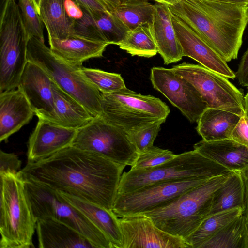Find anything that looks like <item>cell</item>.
<instances>
[{"mask_svg":"<svg viewBox=\"0 0 248 248\" xmlns=\"http://www.w3.org/2000/svg\"><path fill=\"white\" fill-rule=\"evenodd\" d=\"M215 1L232 3L248 6V0H208Z\"/></svg>","mask_w":248,"mask_h":248,"instance_id":"b9f144b4","label":"cell"},{"mask_svg":"<svg viewBox=\"0 0 248 248\" xmlns=\"http://www.w3.org/2000/svg\"><path fill=\"white\" fill-rule=\"evenodd\" d=\"M209 179H187L159 183L131 192L118 194L112 211L120 217L143 214L171 202Z\"/></svg>","mask_w":248,"mask_h":248,"instance_id":"8fae6325","label":"cell"},{"mask_svg":"<svg viewBox=\"0 0 248 248\" xmlns=\"http://www.w3.org/2000/svg\"><path fill=\"white\" fill-rule=\"evenodd\" d=\"M36 230L40 248H94L78 230L55 218L38 219Z\"/></svg>","mask_w":248,"mask_h":248,"instance_id":"d6986e66","label":"cell"},{"mask_svg":"<svg viewBox=\"0 0 248 248\" xmlns=\"http://www.w3.org/2000/svg\"><path fill=\"white\" fill-rule=\"evenodd\" d=\"M235 208L244 209L242 182L238 171H232L214 193L208 217Z\"/></svg>","mask_w":248,"mask_h":248,"instance_id":"484cf974","label":"cell"},{"mask_svg":"<svg viewBox=\"0 0 248 248\" xmlns=\"http://www.w3.org/2000/svg\"><path fill=\"white\" fill-rule=\"evenodd\" d=\"M34 115L30 103L19 88L0 93V142H7Z\"/></svg>","mask_w":248,"mask_h":248,"instance_id":"ac0fdd59","label":"cell"},{"mask_svg":"<svg viewBox=\"0 0 248 248\" xmlns=\"http://www.w3.org/2000/svg\"><path fill=\"white\" fill-rule=\"evenodd\" d=\"M0 248H30L37 219L20 172L0 173Z\"/></svg>","mask_w":248,"mask_h":248,"instance_id":"277c9868","label":"cell"},{"mask_svg":"<svg viewBox=\"0 0 248 248\" xmlns=\"http://www.w3.org/2000/svg\"><path fill=\"white\" fill-rule=\"evenodd\" d=\"M241 178L244 195V209L243 214L248 220V165L239 172Z\"/></svg>","mask_w":248,"mask_h":248,"instance_id":"60d3db41","label":"cell"},{"mask_svg":"<svg viewBox=\"0 0 248 248\" xmlns=\"http://www.w3.org/2000/svg\"><path fill=\"white\" fill-rule=\"evenodd\" d=\"M243 214L229 223L199 248H247L246 223Z\"/></svg>","mask_w":248,"mask_h":248,"instance_id":"f1b7e54d","label":"cell"},{"mask_svg":"<svg viewBox=\"0 0 248 248\" xmlns=\"http://www.w3.org/2000/svg\"><path fill=\"white\" fill-rule=\"evenodd\" d=\"M154 11V4L149 1H140L121 4L111 13L131 30L140 25L152 24Z\"/></svg>","mask_w":248,"mask_h":248,"instance_id":"4dcf8cb0","label":"cell"},{"mask_svg":"<svg viewBox=\"0 0 248 248\" xmlns=\"http://www.w3.org/2000/svg\"><path fill=\"white\" fill-rule=\"evenodd\" d=\"M231 172L212 178L171 202L143 215L161 230L185 241L208 217L214 193Z\"/></svg>","mask_w":248,"mask_h":248,"instance_id":"3957f363","label":"cell"},{"mask_svg":"<svg viewBox=\"0 0 248 248\" xmlns=\"http://www.w3.org/2000/svg\"><path fill=\"white\" fill-rule=\"evenodd\" d=\"M179 0H158V3L167 4L168 5H171L175 3Z\"/></svg>","mask_w":248,"mask_h":248,"instance_id":"f6af8a7d","label":"cell"},{"mask_svg":"<svg viewBox=\"0 0 248 248\" xmlns=\"http://www.w3.org/2000/svg\"><path fill=\"white\" fill-rule=\"evenodd\" d=\"M241 208H235L213 214L206 217L198 228L186 240L191 248H199L221 229L243 214Z\"/></svg>","mask_w":248,"mask_h":248,"instance_id":"f546056e","label":"cell"},{"mask_svg":"<svg viewBox=\"0 0 248 248\" xmlns=\"http://www.w3.org/2000/svg\"><path fill=\"white\" fill-rule=\"evenodd\" d=\"M194 150L231 171L239 172L248 165V147L232 139L202 140L193 146Z\"/></svg>","mask_w":248,"mask_h":248,"instance_id":"7402d4cb","label":"cell"},{"mask_svg":"<svg viewBox=\"0 0 248 248\" xmlns=\"http://www.w3.org/2000/svg\"><path fill=\"white\" fill-rule=\"evenodd\" d=\"M247 240V248H248V220H247L246 223Z\"/></svg>","mask_w":248,"mask_h":248,"instance_id":"7dc6e473","label":"cell"},{"mask_svg":"<svg viewBox=\"0 0 248 248\" xmlns=\"http://www.w3.org/2000/svg\"><path fill=\"white\" fill-rule=\"evenodd\" d=\"M176 155L169 150L153 146L147 150L138 154L135 161L131 166V169L152 168L173 159Z\"/></svg>","mask_w":248,"mask_h":248,"instance_id":"d590c367","label":"cell"},{"mask_svg":"<svg viewBox=\"0 0 248 248\" xmlns=\"http://www.w3.org/2000/svg\"><path fill=\"white\" fill-rule=\"evenodd\" d=\"M21 165V161L16 154L0 151V173L18 172Z\"/></svg>","mask_w":248,"mask_h":248,"instance_id":"8d00e7d4","label":"cell"},{"mask_svg":"<svg viewBox=\"0 0 248 248\" xmlns=\"http://www.w3.org/2000/svg\"><path fill=\"white\" fill-rule=\"evenodd\" d=\"M108 43L118 45L129 30L117 16L110 12L92 13Z\"/></svg>","mask_w":248,"mask_h":248,"instance_id":"1f68e13d","label":"cell"},{"mask_svg":"<svg viewBox=\"0 0 248 248\" xmlns=\"http://www.w3.org/2000/svg\"><path fill=\"white\" fill-rule=\"evenodd\" d=\"M27 59L41 67L62 90L82 104L94 117L102 112V93L84 75L82 66L71 65L59 58L44 42L31 37Z\"/></svg>","mask_w":248,"mask_h":248,"instance_id":"8992f818","label":"cell"},{"mask_svg":"<svg viewBox=\"0 0 248 248\" xmlns=\"http://www.w3.org/2000/svg\"><path fill=\"white\" fill-rule=\"evenodd\" d=\"M38 13L47 31L48 38L62 39L70 36L63 0H41Z\"/></svg>","mask_w":248,"mask_h":248,"instance_id":"4316f807","label":"cell"},{"mask_svg":"<svg viewBox=\"0 0 248 248\" xmlns=\"http://www.w3.org/2000/svg\"><path fill=\"white\" fill-rule=\"evenodd\" d=\"M172 69L195 87L207 108L226 110L240 116L244 114L245 96L226 77L202 65L186 62Z\"/></svg>","mask_w":248,"mask_h":248,"instance_id":"30bf717a","label":"cell"},{"mask_svg":"<svg viewBox=\"0 0 248 248\" xmlns=\"http://www.w3.org/2000/svg\"><path fill=\"white\" fill-rule=\"evenodd\" d=\"M166 119L156 120L141 124L127 132L130 141L138 154L152 147L160 130L161 125Z\"/></svg>","mask_w":248,"mask_h":248,"instance_id":"d6a6232c","label":"cell"},{"mask_svg":"<svg viewBox=\"0 0 248 248\" xmlns=\"http://www.w3.org/2000/svg\"><path fill=\"white\" fill-rule=\"evenodd\" d=\"M121 4H126L131 3H135L140 1H148L149 0H153L155 2L158 3V0H119Z\"/></svg>","mask_w":248,"mask_h":248,"instance_id":"ee69618b","label":"cell"},{"mask_svg":"<svg viewBox=\"0 0 248 248\" xmlns=\"http://www.w3.org/2000/svg\"><path fill=\"white\" fill-rule=\"evenodd\" d=\"M72 146L103 156L116 163L131 166L138 153L124 130L94 116L78 128Z\"/></svg>","mask_w":248,"mask_h":248,"instance_id":"9c48e42d","label":"cell"},{"mask_svg":"<svg viewBox=\"0 0 248 248\" xmlns=\"http://www.w3.org/2000/svg\"><path fill=\"white\" fill-rule=\"evenodd\" d=\"M240 116L217 108H207L197 121L196 130L206 141L231 139Z\"/></svg>","mask_w":248,"mask_h":248,"instance_id":"cb8c5ba5","label":"cell"},{"mask_svg":"<svg viewBox=\"0 0 248 248\" xmlns=\"http://www.w3.org/2000/svg\"><path fill=\"white\" fill-rule=\"evenodd\" d=\"M169 7L226 62L237 58L248 23V5L179 0Z\"/></svg>","mask_w":248,"mask_h":248,"instance_id":"7a4b0ae2","label":"cell"},{"mask_svg":"<svg viewBox=\"0 0 248 248\" xmlns=\"http://www.w3.org/2000/svg\"><path fill=\"white\" fill-rule=\"evenodd\" d=\"M231 172L193 150L178 154L172 159L155 167L130 169L123 173L118 194L131 192L159 183L187 179H210Z\"/></svg>","mask_w":248,"mask_h":248,"instance_id":"5b68a950","label":"cell"},{"mask_svg":"<svg viewBox=\"0 0 248 248\" xmlns=\"http://www.w3.org/2000/svg\"><path fill=\"white\" fill-rule=\"evenodd\" d=\"M231 139L248 147V117L245 112L233 128Z\"/></svg>","mask_w":248,"mask_h":248,"instance_id":"74e56055","label":"cell"},{"mask_svg":"<svg viewBox=\"0 0 248 248\" xmlns=\"http://www.w3.org/2000/svg\"><path fill=\"white\" fill-rule=\"evenodd\" d=\"M119 47L132 56L150 58L158 53L152 24L140 25L129 30Z\"/></svg>","mask_w":248,"mask_h":248,"instance_id":"83f0119b","label":"cell"},{"mask_svg":"<svg viewBox=\"0 0 248 248\" xmlns=\"http://www.w3.org/2000/svg\"><path fill=\"white\" fill-rule=\"evenodd\" d=\"M150 79L153 87L162 93L191 122H197L207 108L195 87L172 68L154 67Z\"/></svg>","mask_w":248,"mask_h":248,"instance_id":"4fadbf2b","label":"cell"},{"mask_svg":"<svg viewBox=\"0 0 248 248\" xmlns=\"http://www.w3.org/2000/svg\"><path fill=\"white\" fill-rule=\"evenodd\" d=\"M24 180L26 195L37 220L45 218L58 219L78 230L94 248H113L106 236L58 191L37 181Z\"/></svg>","mask_w":248,"mask_h":248,"instance_id":"52a82bcc","label":"cell"},{"mask_svg":"<svg viewBox=\"0 0 248 248\" xmlns=\"http://www.w3.org/2000/svg\"><path fill=\"white\" fill-rule=\"evenodd\" d=\"M77 129L38 119L28 145V163L47 158L72 145Z\"/></svg>","mask_w":248,"mask_h":248,"instance_id":"2e32d148","label":"cell"},{"mask_svg":"<svg viewBox=\"0 0 248 248\" xmlns=\"http://www.w3.org/2000/svg\"><path fill=\"white\" fill-rule=\"evenodd\" d=\"M56 124L78 129L93 117L77 100L62 90L52 80Z\"/></svg>","mask_w":248,"mask_h":248,"instance_id":"d4e9b609","label":"cell"},{"mask_svg":"<svg viewBox=\"0 0 248 248\" xmlns=\"http://www.w3.org/2000/svg\"><path fill=\"white\" fill-rule=\"evenodd\" d=\"M29 37L22 20L7 17L0 23V93L18 87L28 62Z\"/></svg>","mask_w":248,"mask_h":248,"instance_id":"7c38bea8","label":"cell"},{"mask_svg":"<svg viewBox=\"0 0 248 248\" xmlns=\"http://www.w3.org/2000/svg\"><path fill=\"white\" fill-rule=\"evenodd\" d=\"M49 48L56 56L74 66L103 56L107 43L71 35L65 39L48 38Z\"/></svg>","mask_w":248,"mask_h":248,"instance_id":"603a6c76","label":"cell"},{"mask_svg":"<svg viewBox=\"0 0 248 248\" xmlns=\"http://www.w3.org/2000/svg\"><path fill=\"white\" fill-rule=\"evenodd\" d=\"M81 70L87 78L101 93H110L126 88L120 74L83 66Z\"/></svg>","mask_w":248,"mask_h":248,"instance_id":"836d02e7","label":"cell"},{"mask_svg":"<svg viewBox=\"0 0 248 248\" xmlns=\"http://www.w3.org/2000/svg\"><path fill=\"white\" fill-rule=\"evenodd\" d=\"M17 88L24 93L38 119L56 124L52 80L41 67L28 61Z\"/></svg>","mask_w":248,"mask_h":248,"instance_id":"9a60e30c","label":"cell"},{"mask_svg":"<svg viewBox=\"0 0 248 248\" xmlns=\"http://www.w3.org/2000/svg\"><path fill=\"white\" fill-rule=\"evenodd\" d=\"M22 20L29 38L44 41L43 23L33 0H17Z\"/></svg>","mask_w":248,"mask_h":248,"instance_id":"e575fe53","label":"cell"},{"mask_svg":"<svg viewBox=\"0 0 248 248\" xmlns=\"http://www.w3.org/2000/svg\"><path fill=\"white\" fill-rule=\"evenodd\" d=\"M154 5L152 27L158 53L165 64L176 62L184 56L172 23V14L167 4L155 2Z\"/></svg>","mask_w":248,"mask_h":248,"instance_id":"ffe728a7","label":"cell"},{"mask_svg":"<svg viewBox=\"0 0 248 248\" xmlns=\"http://www.w3.org/2000/svg\"><path fill=\"white\" fill-rule=\"evenodd\" d=\"M245 112L248 117V90L245 96Z\"/></svg>","mask_w":248,"mask_h":248,"instance_id":"bcb514c9","label":"cell"},{"mask_svg":"<svg viewBox=\"0 0 248 248\" xmlns=\"http://www.w3.org/2000/svg\"><path fill=\"white\" fill-rule=\"evenodd\" d=\"M101 116L109 123L126 132L145 123L166 119L168 106L159 98L137 93L126 87L110 93H102Z\"/></svg>","mask_w":248,"mask_h":248,"instance_id":"ba28073f","label":"cell"},{"mask_svg":"<svg viewBox=\"0 0 248 248\" xmlns=\"http://www.w3.org/2000/svg\"><path fill=\"white\" fill-rule=\"evenodd\" d=\"M38 12L39 7L41 0H33Z\"/></svg>","mask_w":248,"mask_h":248,"instance_id":"c3c4849f","label":"cell"},{"mask_svg":"<svg viewBox=\"0 0 248 248\" xmlns=\"http://www.w3.org/2000/svg\"><path fill=\"white\" fill-rule=\"evenodd\" d=\"M172 23L183 49L184 56L227 78L234 79L235 74L224 61L189 26L172 14Z\"/></svg>","mask_w":248,"mask_h":248,"instance_id":"e0dca14e","label":"cell"},{"mask_svg":"<svg viewBox=\"0 0 248 248\" xmlns=\"http://www.w3.org/2000/svg\"><path fill=\"white\" fill-rule=\"evenodd\" d=\"M235 75L239 84L248 87V49L241 58Z\"/></svg>","mask_w":248,"mask_h":248,"instance_id":"f35d334b","label":"cell"},{"mask_svg":"<svg viewBox=\"0 0 248 248\" xmlns=\"http://www.w3.org/2000/svg\"><path fill=\"white\" fill-rule=\"evenodd\" d=\"M123 235L122 248H187L179 237L158 228L143 214L127 216L119 218Z\"/></svg>","mask_w":248,"mask_h":248,"instance_id":"5bb4252c","label":"cell"},{"mask_svg":"<svg viewBox=\"0 0 248 248\" xmlns=\"http://www.w3.org/2000/svg\"><path fill=\"white\" fill-rule=\"evenodd\" d=\"M91 13L111 12L108 6L102 0H76Z\"/></svg>","mask_w":248,"mask_h":248,"instance_id":"ab89813d","label":"cell"},{"mask_svg":"<svg viewBox=\"0 0 248 248\" xmlns=\"http://www.w3.org/2000/svg\"><path fill=\"white\" fill-rule=\"evenodd\" d=\"M125 167L70 145L20 170L24 179L112 210Z\"/></svg>","mask_w":248,"mask_h":248,"instance_id":"6da1fadb","label":"cell"},{"mask_svg":"<svg viewBox=\"0 0 248 248\" xmlns=\"http://www.w3.org/2000/svg\"><path fill=\"white\" fill-rule=\"evenodd\" d=\"M110 8L111 11H113L118 6L121 4L119 0H102Z\"/></svg>","mask_w":248,"mask_h":248,"instance_id":"7bdbcfd3","label":"cell"},{"mask_svg":"<svg viewBox=\"0 0 248 248\" xmlns=\"http://www.w3.org/2000/svg\"><path fill=\"white\" fill-rule=\"evenodd\" d=\"M58 191L66 201L79 211L106 236L113 248H122L123 235L119 218L112 210Z\"/></svg>","mask_w":248,"mask_h":248,"instance_id":"44dd1931","label":"cell"}]
</instances>
